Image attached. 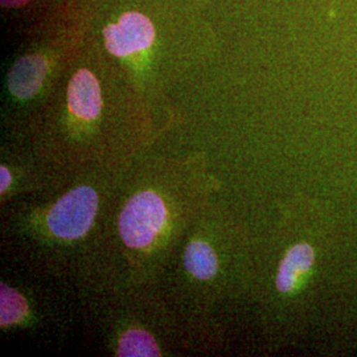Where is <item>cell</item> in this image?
Returning a JSON list of instances; mask_svg holds the SVG:
<instances>
[{"label": "cell", "mask_w": 357, "mask_h": 357, "mask_svg": "<svg viewBox=\"0 0 357 357\" xmlns=\"http://www.w3.org/2000/svg\"><path fill=\"white\" fill-rule=\"evenodd\" d=\"M315 262V252L311 245L296 243L282 259L277 274V289L281 293L293 291L296 283Z\"/></svg>", "instance_id": "cell-6"}, {"label": "cell", "mask_w": 357, "mask_h": 357, "mask_svg": "<svg viewBox=\"0 0 357 357\" xmlns=\"http://www.w3.org/2000/svg\"><path fill=\"white\" fill-rule=\"evenodd\" d=\"M47 75V63L40 56H26L13 65L8 88L13 96L26 100L38 93Z\"/></svg>", "instance_id": "cell-5"}, {"label": "cell", "mask_w": 357, "mask_h": 357, "mask_svg": "<svg viewBox=\"0 0 357 357\" xmlns=\"http://www.w3.org/2000/svg\"><path fill=\"white\" fill-rule=\"evenodd\" d=\"M118 355L122 357L160 356V349L149 332L131 330L121 337Z\"/></svg>", "instance_id": "cell-8"}, {"label": "cell", "mask_w": 357, "mask_h": 357, "mask_svg": "<svg viewBox=\"0 0 357 357\" xmlns=\"http://www.w3.org/2000/svg\"><path fill=\"white\" fill-rule=\"evenodd\" d=\"M26 299L11 289L1 283L0 286V324L1 327L17 323L26 315Z\"/></svg>", "instance_id": "cell-9"}, {"label": "cell", "mask_w": 357, "mask_h": 357, "mask_svg": "<svg viewBox=\"0 0 357 357\" xmlns=\"http://www.w3.org/2000/svg\"><path fill=\"white\" fill-rule=\"evenodd\" d=\"M11 183V174L6 167L0 168V191L4 192Z\"/></svg>", "instance_id": "cell-10"}, {"label": "cell", "mask_w": 357, "mask_h": 357, "mask_svg": "<svg viewBox=\"0 0 357 357\" xmlns=\"http://www.w3.org/2000/svg\"><path fill=\"white\" fill-rule=\"evenodd\" d=\"M167 220L166 205L153 192L132 196L119 216V233L130 248H144L153 243Z\"/></svg>", "instance_id": "cell-1"}, {"label": "cell", "mask_w": 357, "mask_h": 357, "mask_svg": "<svg viewBox=\"0 0 357 357\" xmlns=\"http://www.w3.org/2000/svg\"><path fill=\"white\" fill-rule=\"evenodd\" d=\"M68 106L73 114L82 119H94L101 113V90L89 70H78L69 82Z\"/></svg>", "instance_id": "cell-4"}, {"label": "cell", "mask_w": 357, "mask_h": 357, "mask_svg": "<svg viewBox=\"0 0 357 357\" xmlns=\"http://www.w3.org/2000/svg\"><path fill=\"white\" fill-rule=\"evenodd\" d=\"M103 33L107 51L118 57L147 50L155 38L151 22L138 13H125L118 24L106 26Z\"/></svg>", "instance_id": "cell-3"}, {"label": "cell", "mask_w": 357, "mask_h": 357, "mask_svg": "<svg viewBox=\"0 0 357 357\" xmlns=\"http://www.w3.org/2000/svg\"><path fill=\"white\" fill-rule=\"evenodd\" d=\"M98 209L97 193L90 187H78L66 193L48 215L52 233L64 240H77L90 229Z\"/></svg>", "instance_id": "cell-2"}, {"label": "cell", "mask_w": 357, "mask_h": 357, "mask_svg": "<svg viewBox=\"0 0 357 357\" xmlns=\"http://www.w3.org/2000/svg\"><path fill=\"white\" fill-rule=\"evenodd\" d=\"M26 1H29V0H1V4L7 6V7H19V6L26 4Z\"/></svg>", "instance_id": "cell-11"}, {"label": "cell", "mask_w": 357, "mask_h": 357, "mask_svg": "<svg viewBox=\"0 0 357 357\" xmlns=\"http://www.w3.org/2000/svg\"><path fill=\"white\" fill-rule=\"evenodd\" d=\"M184 266L195 278L211 280L218 268L217 255L208 243L193 241L184 252Z\"/></svg>", "instance_id": "cell-7"}]
</instances>
